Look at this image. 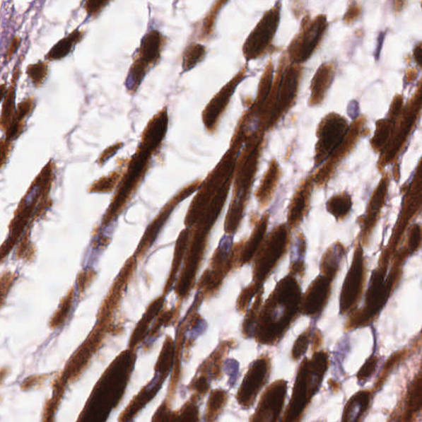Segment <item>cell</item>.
I'll return each mask as SVG.
<instances>
[{
	"instance_id": "cell-1",
	"label": "cell",
	"mask_w": 422,
	"mask_h": 422,
	"mask_svg": "<svg viewBox=\"0 0 422 422\" xmlns=\"http://www.w3.org/2000/svg\"><path fill=\"white\" fill-rule=\"evenodd\" d=\"M168 124L170 117L166 107L162 108L148 121L143 129L136 153L127 162L120 184L102 218V226L110 225L120 216L134 193L140 187L151 167L153 156L160 151L165 140Z\"/></svg>"
},
{
	"instance_id": "cell-2",
	"label": "cell",
	"mask_w": 422,
	"mask_h": 422,
	"mask_svg": "<svg viewBox=\"0 0 422 422\" xmlns=\"http://www.w3.org/2000/svg\"><path fill=\"white\" fill-rule=\"evenodd\" d=\"M302 289L290 274L277 282L258 317L253 339L258 344L276 346L301 315Z\"/></svg>"
},
{
	"instance_id": "cell-3",
	"label": "cell",
	"mask_w": 422,
	"mask_h": 422,
	"mask_svg": "<svg viewBox=\"0 0 422 422\" xmlns=\"http://www.w3.org/2000/svg\"><path fill=\"white\" fill-rule=\"evenodd\" d=\"M266 133L262 128L248 127L245 145L237 158L232 199L223 223L226 235L233 237L245 217L259 168Z\"/></svg>"
},
{
	"instance_id": "cell-4",
	"label": "cell",
	"mask_w": 422,
	"mask_h": 422,
	"mask_svg": "<svg viewBox=\"0 0 422 422\" xmlns=\"http://www.w3.org/2000/svg\"><path fill=\"white\" fill-rule=\"evenodd\" d=\"M232 186L226 187L213 198L196 225L191 228L189 245L175 286V294L180 302L186 300L196 286L197 277L204 260L211 233L225 206Z\"/></svg>"
},
{
	"instance_id": "cell-5",
	"label": "cell",
	"mask_w": 422,
	"mask_h": 422,
	"mask_svg": "<svg viewBox=\"0 0 422 422\" xmlns=\"http://www.w3.org/2000/svg\"><path fill=\"white\" fill-rule=\"evenodd\" d=\"M304 67L288 61L282 54L273 79L269 95L257 119V127L270 131L295 106Z\"/></svg>"
},
{
	"instance_id": "cell-6",
	"label": "cell",
	"mask_w": 422,
	"mask_h": 422,
	"mask_svg": "<svg viewBox=\"0 0 422 422\" xmlns=\"http://www.w3.org/2000/svg\"><path fill=\"white\" fill-rule=\"evenodd\" d=\"M402 193L404 195L399 215L377 266L378 269L385 272L389 271L392 258L403 243L409 227L422 213V157L411 180L402 187Z\"/></svg>"
},
{
	"instance_id": "cell-7",
	"label": "cell",
	"mask_w": 422,
	"mask_h": 422,
	"mask_svg": "<svg viewBox=\"0 0 422 422\" xmlns=\"http://www.w3.org/2000/svg\"><path fill=\"white\" fill-rule=\"evenodd\" d=\"M329 366L326 351H315L311 359L305 358L298 371L293 394L281 422H300L307 405L317 392Z\"/></svg>"
},
{
	"instance_id": "cell-8",
	"label": "cell",
	"mask_w": 422,
	"mask_h": 422,
	"mask_svg": "<svg viewBox=\"0 0 422 422\" xmlns=\"http://www.w3.org/2000/svg\"><path fill=\"white\" fill-rule=\"evenodd\" d=\"M245 243V240L233 243V236L225 235L222 238L220 245L213 253L209 266L202 273L195 286L197 291L200 292L205 300L215 296L220 291L225 277L238 269V262Z\"/></svg>"
},
{
	"instance_id": "cell-9",
	"label": "cell",
	"mask_w": 422,
	"mask_h": 422,
	"mask_svg": "<svg viewBox=\"0 0 422 422\" xmlns=\"http://www.w3.org/2000/svg\"><path fill=\"white\" fill-rule=\"evenodd\" d=\"M54 162L51 160L42 168L41 172L29 187L26 195L18 206V209L15 213L14 218L9 226V235L2 246V260L5 256H8L13 247L17 245L20 235L26 228L30 218L33 216V211L40 201H42L49 197V192L51 190L54 177Z\"/></svg>"
},
{
	"instance_id": "cell-10",
	"label": "cell",
	"mask_w": 422,
	"mask_h": 422,
	"mask_svg": "<svg viewBox=\"0 0 422 422\" xmlns=\"http://www.w3.org/2000/svg\"><path fill=\"white\" fill-rule=\"evenodd\" d=\"M291 232L286 223H282L266 235L252 261V281L257 285L264 286L268 278L287 254L291 242Z\"/></svg>"
},
{
	"instance_id": "cell-11",
	"label": "cell",
	"mask_w": 422,
	"mask_h": 422,
	"mask_svg": "<svg viewBox=\"0 0 422 422\" xmlns=\"http://www.w3.org/2000/svg\"><path fill=\"white\" fill-rule=\"evenodd\" d=\"M422 112V78L416 91L406 105L397 121L394 136L385 151L380 156L377 168L382 175L385 172L387 166L396 162L404 151L409 139L414 132L416 123Z\"/></svg>"
},
{
	"instance_id": "cell-12",
	"label": "cell",
	"mask_w": 422,
	"mask_h": 422,
	"mask_svg": "<svg viewBox=\"0 0 422 422\" xmlns=\"http://www.w3.org/2000/svg\"><path fill=\"white\" fill-rule=\"evenodd\" d=\"M329 23L326 14L303 18L299 33L291 42L286 52L288 61L302 66L312 57L324 39Z\"/></svg>"
},
{
	"instance_id": "cell-13",
	"label": "cell",
	"mask_w": 422,
	"mask_h": 422,
	"mask_svg": "<svg viewBox=\"0 0 422 422\" xmlns=\"http://www.w3.org/2000/svg\"><path fill=\"white\" fill-rule=\"evenodd\" d=\"M367 280L366 261L364 246L359 236H357L354 246L353 257L351 266L342 285L339 298V312L341 315L348 316L358 309L365 296Z\"/></svg>"
},
{
	"instance_id": "cell-14",
	"label": "cell",
	"mask_w": 422,
	"mask_h": 422,
	"mask_svg": "<svg viewBox=\"0 0 422 422\" xmlns=\"http://www.w3.org/2000/svg\"><path fill=\"white\" fill-rule=\"evenodd\" d=\"M166 42V37L156 29L151 30L142 38L125 82L129 93L135 94L148 71L160 61Z\"/></svg>"
},
{
	"instance_id": "cell-15",
	"label": "cell",
	"mask_w": 422,
	"mask_h": 422,
	"mask_svg": "<svg viewBox=\"0 0 422 422\" xmlns=\"http://www.w3.org/2000/svg\"><path fill=\"white\" fill-rule=\"evenodd\" d=\"M281 8L282 3L276 2L263 14L260 21L248 35L242 48L243 57L247 62L257 61L271 51L279 28Z\"/></svg>"
},
{
	"instance_id": "cell-16",
	"label": "cell",
	"mask_w": 422,
	"mask_h": 422,
	"mask_svg": "<svg viewBox=\"0 0 422 422\" xmlns=\"http://www.w3.org/2000/svg\"><path fill=\"white\" fill-rule=\"evenodd\" d=\"M347 119L336 112H330L322 119L317 127L315 148V167L320 168L341 146L348 133Z\"/></svg>"
},
{
	"instance_id": "cell-17",
	"label": "cell",
	"mask_w": 422,
	"mask_h": 422,
	"mask_svg": "<svg viewBox=\"0 0 422 422\" xmlns=\"http://www.w3.org/2000/svg\"><path fill=\"white\" fill-rule=\"evenodd\" d=\"M367 120L365 116H361L355 119L350 125L348 133L341 146L336 148L332 156L326 161L324 165L321 166L315 173V187L322 188L327 185L332 176L336 170L337 167L344 161V158L348 156L354 150L360 138L365 136L370 133L369 129L366 128Z\"/></svg>"
},
{
	"instance_id": "cell-18",
	"label": "cell",
	"mask_w": 422,
	"mask_h": 422,
	"mask_svg": "<svg viewBox=\"0 0 422 422\" xmlns=\"http://www.w3.org/2000/svg\"><path fill=\"white\" fill-rule=\"evenodd\" d=\"M382 175L383 176H382L378 185L372 192L364 215L357 218V223L361 228L358 236L364 247L369 246L372 235L378 225L382 211H383L387 199H388L391 175L389 172H385Z\"/></svg>"
},
{
	"instance_id": "cell-19",
	"label": "cell",
	"mask_w": 422,
	"mask_h": 422,
	"mask_svg": "<svg viewBox=\"0 0 422 422\" xmlns=\"http://www.w3.org/2000/svg\"><path fill=\"white\" fill-rule=\"evenodd\" d=\"M247 76V67L245 66L207 103L201 113L202 122L207 132L210 134L216 132L221 119L225 112L233 94Z\"/></svg>"
},
{
	"instance_id": "cell-20",
	"label": "cell",
	"mask_w": 422,
	"mask_h": 422,
	"mask_svg": "<svg viewBox=\"0 0 422 422\" xmlns=\"http://www.w3.org/2000/svg\"><path fill=\"white\" fill-rule=\"evenodd\" d=\"M202 181L201 180H195L188 184L182 189L177 193V194L172 198V199L163 206V209L156 216L155 220L148 225L145 235H143L140 245L137 247L135 253L136 259H140L146 254V252L150 250L151 246L155 243L156 238L162 230L163 225H165L168 218L170 217L171 213L175 210V208L180 204L181 202L187 199L199 189Z\"/></svg>"
},
{
	"instance_id": "cell-21",
	"label": "cell",
	"mask_w": 422,
	"mask_h": 422,
	"mask_svg": "<svg viewBox=\"0 0 422 422\" xmlns=\"http://www.w3.org/2000/svg\"><path fill=\"white\" fill-rule=\"evenodd\" d=\"M271 359L263 355L253 362L238 392L237 399L243 409H250L254 403L262 387L269 380Z\"/></svg>"
},
{
	"instance_id": "cell-22",
	"label": "cell",
	"mask_w": 422,
	"mask_h": 422,
	"mask_svg": "<svg viewBox=\"0 0 422 422\" xmlns=\"http://www.w3.org/2000/svg\"><path fill=\"white\" fill-rule=\"evenodd\" d=\"M334 281L324 276H317L303 294L301 315L317 319L324 311L332 295Z\"/></svg>"
},
{
	"instance_id": "cell-23",
	"label": "cell",
	"mask_w": 422,
	"mask_h": 422,
	"mask_svg": "<svg viewBox=\"0 0 422 422\" xmlns=\"http://www.w3.org/2000/svg\"><path fill=\"white\" fill-rule=\"evenodd\" d=\"M287 393V382L277 380L262 394L259 405L250 422H278Z\"/></svg>"
},
{
	"instance_id": "cell-24",
	"label": "cell",
	"mask_w": 422,
	"mask_h": 422,
	"mask_svg": "<svg viewBox=\"0 0 422 422\" xmlns=\"http://www.w3.org/2000/svg\"><path fill=\"white\" fill-rule=\"evenodd\" d=\"M315 187V173H311L300 182L293 195L288 207L286 223L291 231L297 230L309 213Z\"/></svg>"
},
{
	"instance_id": "cell-25",
	"label": "cell",
	"mask_w": 422,
	"mask_h": 422,
	"mask_svg": "<svg viewBox=\"0 0 422 422\" xmlns=\"http://www.w3.org/2000/svg\"><path fill=\"white\" fill-rule=\"evenodd\" d=\"M336 72L335 62L322 64L312 78L310 84V107L320 106L324 102L327 92L334 81Z\"/></svg>"
},
{
	"instance_id": "cell-26",
	"label": "cell",
	"mask_w": 422,
	"mask_h": 422,
	"mask_svg": "<svg viewBox=\"0 0 422 422\" xmlns=\"http://www.w3.org/2000/svg\"><path fill=\"white\" fill-rule=\"evenodd\" d=\"M421 247L422 225L421 223H414L409 227L403 243L392 258L389 270L403 271L406 260L418 252Z\"/></svg>"
},
{
	"instance_id": "cell-27",
	"label": "cell",
	"mask_w": 422,
	"mask_h": 422,
	"mask_svg": "<svg viewBox=\"0 0 422 422\" xmlns=\"http://www.w3.org/2000/svg\"><path fill=\"white\" fill-rule=\"evenodd\" d=\"M270 212L266 211L258 218V221L253 225V230L250 238L245 240V246L242 247L240 262L238 268L250 264L257 254L258 250L265 240L268 225L270 222Z\"/></svg>"
},
{
	"instance_id": "cell-28",
	"label": "cell",
	"mask_w": 422,
	"mask_h": 422,
	"mask_svg": "<svg viewBox=\"0 0 422 422\" xmlns=\"http://www.w3.org/2000/svg\"><path fill=\"white\" fill-rule=\"evenodd\" d=\"M282 172L279 163L272 158L267 170L262 178L259 187L254 193L255 199L261 210H265L270 206L278 184H279Z\"/></svg>"
},
{
	"instance_id": "cell-29",
	"label": "cell",
	"mask_w": 422,
	"mask_h": 422,
	"mask_svg": "<svg viewBox=\"0 0 422 422\" xmlns=\"http://www.w3.org/2000/svg\"><path fill=\"white\" fill-rule=\"evenodd\" d=\"M191 237V228H185L178 236L175 248V255L171 266L170 275H168L165 289H163V295H167L172 288L175 286L178 276L182 270L183 262L186 256L188 245H189Z\"/></svg>"
},
{
	"instance_id": "cell-30",
	"label": "cell",
	"mask_w": 422,
	"mask_h": 422,
	"mask_svg": "<svg viewBox=\"0 0 422 422\" xmlns=\"http://www.w3.org/2000/svg\"><path fill=\"white\" fill-rule=\"evenodd\" d=\"M346 252V247L341 242L336 241L332 243L322 257L320 275L334 281L341 270Z\"/></svg>"
},
{
	"instance_id": "cell-31",
	"label": "cell",
	"mask_w": 422,
	"mask_h": 422,
	"mask_svg": "<svg viewBox=\"0 0 422 422\" xmlns=\"http://www.w3.org/2000/svg\"><path fill=\"white\" fill-rule=\"evenodd\" d=\"M35 106H36V99L34 97L24 99L18 104L12 122L7 131L4 133L6 140L13 142L22 135L25 125H26L27 118L31 115Z\"/></svg>"
},
{
	"instance_id": "cell-32",
	"label": "cell",
	"mask_w": 422,
	"mask_h": 422,
	"mask_svg": "<svg viewBox=\"0 0 422 422\" xmlns=\"http://www.w3.org/2000/svg\"><path fill=\"white\" fill-rule=\"evenodd\" d=\"M21 76V69L18 66L14 68L11 78V84L8 87L6 95H5L2 102L1 117H0V128L4 133L6 132L8 128L11 124L17 107L15 104L16 99L17 83L19 76Z\"/></svg>"
},
{
	"instance_id": "cell-33",
	"label": "cell",
	"mask_w": 422,
	"mask_h": 422,
	"mask_svg": "<svg viewBox=\"0 0 422 422\" xmlns=\"http://www.w3.org/2000/svg\"><path fill=\"white\" fill-rule=\"evenodd\" d=\"M422 411V362L421 370L409 386L404 414V422H414Z\"/></svg>"
},
{
	"instance_id": "cell-34",
	"label": "cell",
	"mask_w": 422,
	"mask_h": 422,
	"mask_svg": "<svg viewBox=\"0 0 422 422\" xmlns=\"http://www.w3.org/2000/svg\"><path fill=\"white\" fill-rule=\"evenodd\" d=\"M86 36V32L78 28L74 29L71 33L54 44L46 56L47 61H61L71 53L74 47L81 43Z\"/></svg>"
},
{
	"instance_id": "cell-35",
	"label": "cell",
	"mask_w": 422,
	"mask_h": 422,
	"mask_svg": "<svg viewBox=\"0 0 422 422\" xmlns=\"http://www.w3.org/2000/svg\"><path fill=\"white\" fill-rule=\"evenodd\" d=\"M397 122L388 117L380 119L375 123V132L370 141L372 150L380 156L383 153L394 136Z\"/></svg>"
},
{
	"instance_id": "cell-36",
	"label": "cell",
	"mask_w": 422,
	"mask_h": 422,
	"mask_svg": "<svg viewBox=\"0 0 422 422\" xmlns=\"http://www.w3.org/2000/svg\"><path fill=\"white\" fill-rule=\"evenodd\" d=\"M370 402L369 391L362 390L352 396L345 406L341 422H361L369 408Z\"/></svg>"
},
{
	"instance_id": "cell-37",
	"label": "cell",
	"mask_w": 422,
	"mask_h": 422,
	"mask_svg": "<svg viewBox=\"0 0 422 422\" xmlns=\"http://www.w3.org/2000/svg\"><path fill=\"white\" fill-rule=\"evenodd\" d=\"M353 206L350 193L341 192L331 197L326 203L327 212L335 218L337 222L344 221L349 216Z\"/></svg>"
},
{
	"instance_id": "cell-38",
	"label": "cell",
	"mask_w": 422,
	"mask_h": 422,
	"mask_svg": "<svg viewBox=\"0 0 422 422\" xmlns=\"http://www.w3.org/2000/svg\"><path fill=\"white\" fill-rule=\"evenodd\" d=\"M165 303V295H161L156 298L150 305L148 306L145 315L137 324L135 331H134L131 341L138 342L141 341L142 337L150 327L153 320L160 315L163 310V305Z\"/></svg>"
},
{
	"instance_id": "cell-39",
	"label": "cell",
	"mask_w": 422,
	"mask_h": 422,
	"mask_svg": "<svg viewBox=\"0 0 422 422\" xmlns=\"http://www.w3.org/2000/svg\"><path fill=\"white\" fill-rule=\"evenodd\" d=\"M264 287H262L255 297L250 310L246 312L245 320L242 321L241 330L243 337L245 339H253L258 317H259L262 307L263 305V295H264Z\"/></svg>"
},
{
	"instance_id": "cell-40",
	"label": "cell",
	"mask_w": 422,
	"mask_h": 422,
	"mask_svg": "<svg viewBox=\"0 0 422 422\" xmlns=\"http://www.w3.org/2000/svg\"><path fill=\"white\" fill-rule=\"evenodd\" d=\"M207 49L203 45L192 42L185 48L182 54V72L186 73L194 69L198 64L204 61Z\"/></svg>"
},
{
	"instance_id": "cell-41",
	"label": "cell",
	"mask_w": 422,
	"mask_h": 422,
	"mask_svg": "<svg viewBox=\"0 0 422 422\" xmlns=\"http://www.w3.org/2000/svg\"><path fill=\"white\" fill-rule=\"evenodd\" d=\"M125 171V170H124ZM124 171L117 170L107 176L102 177L98 180L93 182V184L89 187L88 192L90 193H110L120 184Z\"/></svg>"
},
{
	"instance_id": "cell-42",
	"label": "cell",
	"mask_w": 422,
	"mask_h": 422,
	"mask_svg": "<svg viewBox=\"0 0 422 422\" xmlns=\"http://www.w3.org/2000/svg\"><path fill=\"white\" fill-rule=\"evenodd\" d=\"M226 400L227 394L225 391L218 389L213 392L210 397L209 403L207 405L206 422L216 421L223 406L225 405Z\"/></svg>"
},
{
	"instance_id": "cell-43",
	"label": "cell",
	"mask_w": 422,
	"mask_h": 422,
	"mask_svg": "<svg viewBox=\"0 0 422 422\" xmlns=\"http://www.w3.org/2000/svg\"><path fill=\"white\" fill-rule=\"evenodd\" d=\"M262 287L264 286H259L252 281L250 285L243 288L236 301V310L240 314H246L250 310L252 300L254 299Z\"/></svg>"
},
{
	"instance_id": "cell-44",
	"label": "cell",
	"mask_w": 422,
	"mask_h": 422,
	"mask_svg": "<svg viewBox=\"0 0 422 422\" xmlns=\"http://www.w3.org/2000/svg\"><path fill=\"white\" fill-rule=\"evenodd\" d=\"M26 74L35 88L42 87L49 74L48 62L39 61L37 63L28 64Z\"/></svg>"
},
{
	"instance_id": "cell-45",
	"label": "cell",
	"mask_w": 422,
	"mask_h": 422,
	"mask_svg": "<svg viewBox=\"0 0 422 422\" xmlns=\"http://www.w3.org/2000/svg\"><path fill=\"white\" fill-rule=\"evenodd\" d=\"M74 296V288H71V291H69L68 295L62 300L59 309L54 312V315L52 317L51 327L52 329H56L58 326L61 325L64 320H66L69 311L71 310Z\"/></svg>"
},
{
	"instance_id": "cell-46",
	"label": "cell",
	"mask_w": 422,
	"mask_h": 422,
	"mask_svg": "<svg viewBox=\"0 0 422 422\" xmlns=\"http://www.w3.org/2000/svg\"><path fill=\"white\" fill-rule=\"evenodd\" d=\"M406 354H408V351L404 349L395 352V353L389 357V360L386 361L383 371H382L378 381H377L375 388H381V386L385 384V380L388 378L392 370H393L394 367L397 365H399L400 362L405 358Z\"/></svg>"
},
{
	"instance_id": "cell-47",
	"label": "cell",
	"mask_w": 422,
	"mask_h": 422,
	"mask_svg": "<svg viewBox=\"0 0 422 422\" xmlns=\"http://www.w3.org/2000/svg\"><path fill=\"white\" fill-rule=\"evenodd\" d=\"M227 2L218 1L213 4V6L210 10L209 13L206 15V18H204V21H203L201 34V38L206 39L211 36L213 32V26H215L216 20L218 12L221 11L223 5L225 4Z\"/></svg>"
},
{
	"instance_id": "cell-48",
	"label": "cell",
	"mask_w": 422,
	"mask_h": 422,
	"mask_svg": "<svg viewBox=\"0 0 422 422\" xmlns=\"http://www.w3.org/2000/svg\"><path fill=\"white\" fill-rule=\"evenodd\" d=\"M312 336V327H309L298 336L294 346L292 349V358L298 361L303 355H305L307 347H309Z\"/></svg>"
},
{
	"instance_id": "cell-49",
	"label": "cell",
	"mask_w": 422,
	"mask_h": 422,
	"mask_svg": "<svg viewBox=\"0 0 422 422\" xmlns=\"http://www.w3.org/2000/svg\"><path fill=\"white\" fill-rule=\"evenodd\" d=\"M378 357L375 356L370 357V358L365 361L363 366L361 367L358 374H357V379H358L360 382H364L368 380L370 377L374 374L377 365H378Z\"/></svg>"
},
{
	"instance_id": "cell-50",
	"label": "cell",
	"mask_w": 422,
	"mask_h": 422,
	"mask_svg": "<svg viewBox=\"0 0 422 422\" xmlns=\"http://www.w3.org/2000/svg\"><path fill=\"white\" fill-rule=\"evenodd\" d=\"M110 3L111 1H108V0H102V1H98V0H88V1L84 4V9H86L89 17L95 18Z\"/></svg>"
},
{
	"instance_id": "cell-51",
	"label": "cell",
	"mask_w": 422,
	"mask_h": 422,
	"mask_svg": "<svg viewBox=\"0 0 422 422\" xmlns=\"http://www.w3.org/2000/svg\"><path fill=\"white\" fill-rule=\"evenodd\" d=\"M404 107V95H402V94H397V95L394 96L393 101L391 102L388 118L396 122L398 121Z\"/></svg>"
},
{
	"instance_id": "cell-52",
	"label": "cell",
	"mask_w": 422,
	"mask_h": 422,
	"mask_svg": "<svg viewBox=\"0 0 422 422\" xmlns=\"http://www.w3.org/2000/svg\"><path fill=\"white\" fill-rule=\"evenodd\" d=\"M123 146L124 143L119 141L107 148L106 150H104L101 153V156L98 157L97 160L98 165L101 167L103 166L104 163L108 160H110V158L115 156L117 151H120Z\"/></svg>"
},
{
	"instance_id": "cell-53",
	"label": "cell",
	"mask_w": 422,
	"mask_h": 422,
	"mask_svg": "<svg viewBox=\"0 0 422 422\" xmlns=\"http://www.w3.org/2000/svg\"><path fill=\"white\" fill-rule=\"evenodd\" d=\"M362 7L358 4H351L346 12L344 21L346 24H351L356 21L361 17L362 13Z\"/></svg>"
},
{
	"instance_id": "cell-54",
	"label": "cell",
	"mask_w": 422,
	"mask_h": 422,
	"mask_svg": "<svg viewBox=\"0 0 422 422\" xmlns=\"http://www.w3.org/2000/svg\"><path fill=\"white\" fill-rule=\"evenodd\" d=\"M305 273L306 264L304 259L299 258V259L291 260L288 274L295 277L300 276V278H304Z\"/></svg>"
},
{
	"instance_id": "cell-55",
	"label": "cell",
	"mask_w": 422,
	"mask_h": 422,
	"mask_svg": "<svg viewBox=\"0 0 422 422\" xmlns=\"http://www.w3.org/2000/svg\"><path fill=\"white\" fill-rule=\"evenodd\" d=\"M96 276V273L93 270H86L81 273L78 276V290L83 293L87 289L93 279V276Z\"/></svg>"
},
{
	"instance_id": "cell-56",
	"label": "cell",
	"mask_w": 422,
	"mask_h": 422,
	"mask_svg": "<svg viewBox=\"0 0 422 422\" xmlns=\"http://www.w3.org/2000/svg\"><path fill=\"white\" fill-rule=\"evenodd\" d=\"M0 148H1V161H0V167L4 168L5 163H7L10 153L13 151V142L6 140V139H1L0 141Z\"/></svg>"
},
{
	"instance_id": "cell-57",
	"label": "cell",
	"mask_w": 422,
	"mask_h": 422,
	"mask_svg": "<svg viewBox=\"0 0 422 422\" xmlns=\"http://www.w3.org/2000/svg\"><path fill=\"white\" fill-rule=\"evenodd\" d=\"M22 40L19 36H14L12 39L11 43L9 44V47L7 49L6 54H5V61H11L14 54L17 52L20 45H21Z\"/></svg>"
},
{
	"instance_id": "cell-58",
	"label": "cell",
	"mask_w": 422,
	"mask_h": 422,
	"mask_svg": "<svg viewBox=\"0 0 422 422\" xmlns=\"http://www.w3.org/2000/svg\"><path fill=\"white\" fill-rule=\"evenodd\" d=\"M414 57L416 64L422 69V42L416 45L414 47Z\"/></svg>"
},
{
	"instance_id": "cell-59",
	"label": "cell",
	"mask_w": 422,
	"mask_h": 422,
	"mask_svg": "<svg viewBox=\"0 0 422 422\" xmlns=\"http://www.w3.org/2000/svg\"><path fill=\"white\" fill-rule=\"evenodd\" d=\"M418 76V71L415 69H409L406 72L405 81L409 83L414 82Z\"/></svg>"
},
{
	"instance_id": "cell-60",
	"label": "cell",
	"mask_w": 422,
	"mask_h": 422,
	"mask_svg": "<svg viewBox=\"0 0 422 422\" xmlns=\"http://www.w3.org/2000/svg\"><path fill=\"white\" fill-rule=\"evenodd\" d=\"M8 89V88H7L6 83H2L1 86H0V98H1L2 100L4 98L5 95H6Z\"/></svg>"
},
{
	"instance_id": "cell-61",
	"label": "cell",
	"mask_w": 422,
	"mask_h": 422,
	"mask_svg": "<svg viewBox=\"0 0 422 422\" xmlns=\"http://www.w3.org/2000/svg\"><path fill=\"white\" fill-rule=\"evenodd\" d=\"M400 418L399 416L398 415H394L393 416H392L391 419L389 421V422H400Z\"/></svg>"
},
{
	"instance_id": "cell-62",
	"label": "cell",
	"mask_w": 422,
	"mask_h": 422,
	"mask_svg": "<svg viewBox=\"0 0 422 422\" xmlns=\"http://www.w3.org/2000/svg\"><path fill=\"white\" fill-rule=\"evenodd\" d=\"M421 336H422V329H421Z\"/></svg>"
},
{
	"instance_id": "cell-63",
	"label": "cell",
	"mask_w": 422,
	"mask_h": 422,
	"mask_svg": "<svg viewBox=\"0 0 422 422\" xmlns=\"http://www.w3.org/2000/svg\"><path fill=\"white\" fill-rule=\"evenodd\" d=\"M421 8H422V2H421Z\"/></svg>"
}]
</instances>
